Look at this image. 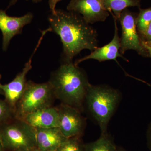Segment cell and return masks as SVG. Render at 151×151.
Segmentation results:
<instances>
[{"instance_id":"1","label":"cell","mask_w":151,"mask_h":151,"mask_svg":"<svg viewBox=\"0 0 151 151\" xmlns=\"http://www.w3.org/2000/svg\"><path fill=\"white\" fill-rule=\"evenodd\" d=\"M48 20L52 31L62 42L63 63L72 62L83 50L92 52L98 47L97 31L81 15L58 9L49 16Z\"/></svg>"},{"instance_id":"2","label":"cell","mask_w":151,"mask_h":151,"mask_svg":"<svg viewBox=\"0 0 151 151\" xmlns=\"http://www.w3.org/2000/svg\"><path fill=\"white\" fill-rule=\"evenodd\" d=\"M48 82L56 98L80 111L90 84L84 70L73 61L64 63L52 72Z\"/></svg>"},{"instance_id":"3","label":"cell","mask_w":151,"mask_h":151,"mask_svg":"<svg viewBox=\"0 0 151 151\" xmlns=\"http://www.w3.org/2000/svg\"><path fill=\"white\" fill-rule=\"evenodd\" d=\"M120 99V93L117 89L105 85H89L84 102L98 123L101 135L107 134L108 123Z\"/></svg>"},{"instance_id":"4","label":"cell","mask_w":151,"mask_h":151,"mask_svg":"<svg viewBox=\"0 0 151 151\" xmlns=\"http://www.w3.org/2000/svg\"><path fill=\"white\" fill-rule=\"evenodd\" d=\"M3 123L0 127V139L3 148L12 151H32L37 148L36 129L16 119Z\"/></svg>"},{"instance_id":"5","label":"cell","mask_w":151,"mask_h":151,"mask_svg":"<svg viewBox=\"0 0 151 151\" xmlns=\"http://www.w3.org/2000/svg\"><path fill=\"white\" fill-rule=\"evenodd\" d=\"M55 97L48 81L40 84L27 81L23 94L16 107L14 118L22 120L28 114L52 107Z\"/></svg>"},{"instance_id":"6","label":"cell","mask_w":151,"mask_h":151,"mask_svg":"<svg viewBox=\"0 0 151 151\" xmlns=\"http://www.w3.org/2000/svg\"><path fill=\"white\" fill-rule=\"evenodd\" d=\"M137 15L128 9L122 12L119 18L122 28L120 37V52L124 55L128 50H135L139 54L147 55V52L142 44V40L139 36L137 25Z\"/></svg>"},{"instance_id":"7","label":"cell","mask_w":151,"mask_h":151,"mask_svg":"<svg viewBox=\"0 0 151 151\" xmlns=\"http://www.w3.org/2000/svg\"><path fill=\"white\" fill-rule=\"evenodd\" d=\"M47 32H48L47 30L42 31L41 36L38 42L37 45L36 46L28 61L25 64L24 67L21 72L19 73L15 78L10 83L4 85L1 84V88L5 97L6 102L13 110L14 113L17 104L22 97L25 89L27 83V75L32 68V61L33 56L37 50L45 35Z\"/></svg>"},{"instance_id":"8","label":"cell","mask_w":151,"mask_h":151,"mask_svg":"<svg viewBox=\"0 0 151 151\" xmlns=\"http://www.w3.org/2000/svg\"><path fill=\"white\" fill-rule=\"evenodd\" d=\"M59 116V128L67 138L79 136L85 125L84 118L77 108L62 103L57 107Z\"/></svg>"},{"instance_id":"9","label":"cell","mask_w":151,"mask_h":151,"mask_svg":"<svg viewBox=\"0 0 151 151\" xmlns=\"http://www.w3.org/2000/svg\"><path fill=\"white\" fill-rule=\"evenodd\" d=\"M67 9L81 15L90 24L105 21L109 16V13L103 8L98 0H71Z\"/></svg>"},{"instance_id":"10","label":"cell","mask_w":151,"mask_h":151,"mask_svg":"<svg viewBox=\"0 0 151 151\" xmlns=\"http://www.w3.org/2000/svg\"><path fill=\"white\" fill-rule=\"evenodd\" d=\"M33 15L28 13L21 17L9 16L6 11L0 10V30L3 35V49L6 50L11 40L21 33L23 28L32 21Z\"/></svg>"},{"instance_id":"11","label":"cell","mask_w":151,"mask_h":151,"mask_svg":"<svg viewBox=\"0 0 151 151\" xmlns=\"http://www.w3.org/2000/svg\"><path fill=\"white\" fill-rule=\"evenodd\" d=\"M115 23V32L114 37L111 41L106 45L101 47H97L91 53L76 60L74 64L78 65L80 63L89 59L96 60L100 62L107 60H115L117 58H122L124 60H127L120 52V37L119 34V29L117 27V21L114 19Z\"/></svg>"},{"instance_id":"12","label":"cell","mask_w":151,"mask_h":151,"mask_svg":"<svg viewBox=\"0 0 151 151\" xmlns=\"http://www.w3.org/2000/svg\"><path fill=\"white\" fill-rule=\"evenodd\" d=\"M35 129L59 127L57 108L50 107L28 114L22 119Z\"/></svg>"},{"instance_id":"13","label":"cell","mask_w":151,"mask_h":151,"mask_svg":"<svg viewBox=\"0 0 151 151\" xmlns=\"http://www.w3.org/2000/svg\"><path fill=\"white\" fill-rule=\"evenodd\" d=\"M67 139L59 127L36 129L37 145L41 151H56Z\"/></svg>"},{"instance_id":"14","label":"cell","mask_w":151,"mask_h":151,"mask_svg":"<svg viewBox=\"0 0 151 151\" xmlns=\"http://www.w3.org/2000/svg\"><path fill=\"white\" fill-rule=\"evenodd\" d=\"M103 8L118 21L121 14L130 7L140 6L141 0H98Z\"/></svg>"},{"instance_id":"15","label":"cell","mask_w":151,"mask_h":151,"mask_svg":"<svg viewBox=\"0 0 151 151\" xmlns=\"http://www.w3.org/2000/svg\"><path fill=\"white\" fill-rule=\"evenodd\" d=\"M84 151H118L108 135H101L97 140L84 145Z\"/></svg>"},{"instance_id":"16","label":"cell","mask_w":151,"mask_h":151,"mask_svg":"<svg viewBox=\"0 0 151 151\" xmlns=\"http://www.w3.org/2000/svg\"><path fill=\"white\" fill-rule=\"evenodd\" d=\"M151 22V7L140 9L139 13L136 18V25L138 32L142 37Z\"/></svg>"},{"instance_id":"17","label":"cell","mask_w":151,"mask_h":151,"mask_svg":"<svg viewBox=\"0 0 151 151\" xmlns=\"http://www.w3.org/2000/svg\"><path fill=\"white\" fill-rule=\"evenodd\" d=\"M56 151H84V146L78 137L67 138Z\"/></svg>"},{"instance_id":"18","label":"cell","mask_w":151,"mask_h":151,"mask_svg":"<svg viewBox=\"0 0 151 151\" xmlns=\"http://www.w3.org/2000/svg\"><path fill=\"white\" fill-rule=\"evenodd\" d=\"M12 114L14 113L13 110L6 102L0 100V124L7 122L11 119Z\"/></svg>"},{"instance_id":"19","label":"cell","mask_w":151,"mask_h":151,"mask_svg":"<svg viewBox=\"0 0 151 151\" xmlns=\"http://www.w3.org/2000/svg\"><path fill=\"white\" fill-rule=\"evenodd\" d=\"M61 1V0H49V6L51 13H54L55 12V10H56L55 6H56V4L58 2Z\"/></svg>"},{"instance_id":"20","label":"cell","mask_w":151,"mask_h":151,"mask_svg":"<svg viewBox=\"0 0 151 151\" xmlns=\"http://www.w3.org/2000/svg\"><path fill=\"white\" fill-rule=\"evenodd\" d=\"M144 40L142 41L151 40V22L150 24L145 35L143 36Z\"/></svg>"},{"instance_id":"21","label":"cell","mask_w":151,"mask_h":151,"mask_svg":"<svg viewBox=\"0 0 151 151\" xmlns=\"http://www.w3.org/2000/svg\"><path fill=\"white\" fill-rule=\"evenodd\" d=\"M148 139V142L149 145L151 149V123L149 125L148 130L147 133Z\"/></svg>"},{"instance_id":"22","label":"cell","mask_w":151,"mask_h":151,"mask_svg":"<svg viewBox=\"0 0 151 151\" xmlns=\"http://www.w3.org/2000/svg\"><path fill=\"white\" fill-rule=\"evenodd\" d=\"M18 1V0H11L10 3L9 5L8 8L11 6L14 5L17 2V1ZM32 1L33 2L38 3L39 2H40L42 0H32Z\"/></svg>"},{"instance_id":"23","label":"cell","mask_w":151,"mask_h":151,"mask_svg":"<svg viewBox=\"0 0 151 151\" xmlns=\"http://www.w3.org/2000/svg\"><path fill=\"white\" fill-rule=\"evenodd\" d=\"M142 44L144 48L145 49L146 51L147 52L148 54L151 57V47L146 45V44L143 43L142 42Z\"/></svg>"},{"instance_id":"24","label":"cell","mask_w":151,"mask_h":151,"mask_svg":"<svg viewBox=\"0 0 151 151\" xmlns=\"http://www.w3.org/2000/svg\"><path fill=\"white\" fill-rule=\"evenodd\" d=\"M142 42L146 45H148L149 46L151 47V40L150 41H142Z\"/></svg>"},{"instance_id":"25","label":"cell","mask_w":151,"mask_h":151,"mask_svg":"<svg viewBox=\"0 0 151 151\" xmlns=\"http://www.w3.org/2000/svg\"><path fill=\"white\" fill-rule=\"evenodd\" d=\"M3 147L2 143L1 142V139H0V151H3Z\"/></svg>"},{"instance_id":"26","label":"cell","mask_w":151,"mask_h":151,"mask_svg":"<svg viewBox=\"0 0 151 151\" xmlns=\"http://www.w3.org/2000/svg\"><path fill=\"white\" fill-rule=\"evenodd\" d=\"M0 78H1V76H0ZM1 84L0 83V93H1V92H3L2 91L1 88Z\"/></svg>"},{"instance_id":"27","label":"cell","mask_w":151,"mask_h":151,"mask_svg":"<svg viewBox=\"0 0 151 151\" xmlns=\"http://www.w3.org/2000/svg\"><path fill=\"white\" fill-rule=\"evenodd\" d=\"M32 151H40V150H39V149L38 148H37L35 149V150H34Z\"/></svg>"},{"instance_id":"28","label":"cell","mask_w":151,"mask_h":151,"mask_svg":"<svg viewBox=\"0 0 151 151\" xmlns=\"http://www.w3.org/2000/svg\"><path fill=\"white\" fill-rule=\"evenodd\" d=\"M118 151H125L124 150H118Z\"/></svg>"}]
</instances>
